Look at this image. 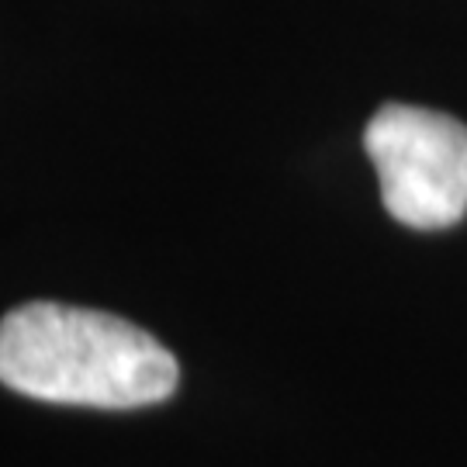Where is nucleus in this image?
<instances>
[{
  "label": "nucleus",
  "instance_id": "f257e3e1",
  "mask_svg": "<svg viewBox=\"0 0 467 467\" xmlns=\"http://www.w3.org/2000/svg\"><path fill=\"white\" fill-rule=\"evenodd\" d=\"M173 353L132 322L94 308L28 301L0 322V384L87 409H142L173 395Z\"/></svg>",
  "mask_w": 467,
  "mask_h": 467
},
{
  "label": "nucleus",
  "instance_id": "f03ea898",
  "mask_svg": "<svg viewBox=\"0 0 467 467\" xmlns=\"http://www.w3.org/2000/svg\"><path fill=\"white\" fill-rule=\"evenodd\" d=\"M364 150L391 218L409 229H447L467 212V125L457 118L384 104L370 118Z\"/></svg>",
  "mask_w": 467,
  "mask_h": 467
}]
</instances>
